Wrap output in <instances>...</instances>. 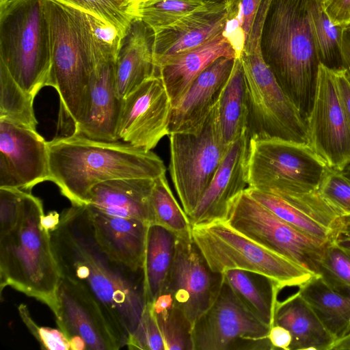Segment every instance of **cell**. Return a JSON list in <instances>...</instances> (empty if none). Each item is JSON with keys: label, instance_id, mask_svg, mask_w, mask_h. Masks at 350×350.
<instances>
[{"label": "cell", "instance_id": "cell-1", "mask_svg": "<svg viewBox=\"0 0 350 350\" xmlns=\"http://www.w3.org/2000/svg\"><path fill=\"white\" fill-rule=\"evenodd\" d=\"M50 235L61 275L82 284L98 299L127 345L148 304L144 269L120 264L100 247L87 204L64 210Z\"/></svg>", "mask_w": 350, "mask_h": 350}, {"label": "cell", "instance_id": "cell-2", "mask_svg": "<svg viewBox=\"0 0 350 350\" xmlns=\"http://www.w3.org/2000/svg\"><path fill=\"white\" fill-rule=\"evenodd\" d=\"M50 181L72 204H88L92 188L119 178L155 179L166 173L163 160L121 140L103 141L73 133L48 142Z\"/></svg>", "mask_w": 350, "mask_h": 350}, {"label": "cell", "instance_id": "cell-3", "mask_svg": "<svg viewBox=\"0 0 350 350\" xmlns=\"http://www.w3.org/2000/svg\"><path fill=\"white\" fill-rule=\"evenodd\" d=\"M307 0H271L260 40L262 57L306 120L320 65L306 10Z\"/></svg>", "mask_w": 350, "mask_h": 350}, {"label": "cell", "instance_id": "cell-4", "mask_svg": "<svg viewBox=\"0 0 350 350\" xmlns=\"http://www.w3.org/2000/svg\"><path fill=\"white\" fill-rule=\"evenodd\" d=\"M42 200L21 190L14 226L0 234V292L14 289L46 304L55 312L61 273L50 232L42 224Z\"/></svg>", "mask_w": 350, "mask_h": 350}, {"label": "cell", "instance_id": "cell-5", "mask_svg": "<svg viewBox=\"0 0 350 350\" xmlns=\"http://www.w3.org/2000/svg\"><path fill=\"white\" fill-rule=\"evenodd\" d=\"M0 62L34 98L42 88L50 86L51 36L42 0H9L0 4Z\"/></svg>", "mask_w": 350, "mask_h": 350}, {"label": "cell", "instance_id": "cell-6", "mask_svg": "<svg viewBox=\"0 0 350 350\" xmlns=\"http://www.w3.org/2000/svg\"><path fill=\"white\" fill-rule=\"evenodd\" d=\"M192 239L210 269L219 273L243 269L268 276L282 289L300 286L317 275L218 221L191 227Z\"/></svg>", "mask_w": 350, "mask_h": 350}, {"label": "cell", "instance_id": "cell-7", "mask_svg": "<svg viewBox=\"0 0 350 350\" xmlns=\"http://www.w3.org/2000/svg\"><path fill=\"white\" fill-rule=\"evenodd\" d=\"M42 3L51 36L50 86L57 92L61 112L72 120L75 128L89 111L94 66L70 8L53 0H42Z\"/></svg>", "mask_w": 350, "mask_h": 350}, {"label": "cell", "instance_id": "cell-8", "mask_svg": "<svg viewBox=\"0 0 350 350\" xmlns=\"http://www.w3.org/2000/svg\"><path fill=\"white\" fill-rule=\"evenodd\" d=\"M247 99V134L308 144L306 120L283 91L260 51L242 54Z\"/></svg>", "mask_w": 350, "mask_h": 350}, {"label": "cell", "instance_id": "cell-9", "mask_svg": "<svg viewBox=\"0 0 350 350\" xmlns=\"http://www.w3.org/2000/svg\"><path fill=\"white\" fill-rule=\"evenodd\" d=\"M329 168L308 144L274 137L250 139L249 188L270 194L316 190Z\"/></svg>", "mask_w": 350, "mask_h": 350}, {"label": "cell", "instance_id": "cell-10", "mask_svg": "<svg viewBox=\"0 0 350 350\" xmlns=\"http://www.w3.org/2000/svg\"><path fill=\"white\" fill-rule=\"evenodd\" d=\"M218 103V102H217ZM169 172L180 205L192 213L224 158L229 146L220 131L217 103L196 133H172Z\"/></svg>", "mask_w": 350, "mask_h": 350}, {"label": "cell", "instance_id": "cell-11", "mask_svg": "<svg viewBox=\"0 0 350 350\" xmlns=\"http://www.w3.org/2000/svg\"><path fill=\"white\" fill-rule=\"evenodd\" d=\"M261 246L319 275L326 245L275 215L245 190L231 206L225 221Z\"/></svg>", "mask_w": 350, "mask_h": 350}, {"label": "cell", "instance_id": "cell-12", "mask_svg": "<svg viewBox=\"0 0 350 350\" xmlns=\"http://www.w3.org/2000/svg\"><path fill=\"white\" fill-rule=\"evenodd\" d=\"M269 329L224 281L213 304L193 324V350H273Z\"/></svg>", "mask_w": 350, "mask_h": 350}, {"label": "cell", "instance_id": "cell-13", "mask_svg": "<svg viewBox=\"0 0 350 350\" xmlns=\"http://www.w3.org/2000/svg\"><path fill=\"white\" fill-rule=\"evenodd\" d=\"M53 313L71 350H118L126 346L105 307L84 286L62 276Z\"/></svg>", "mask_w": 350, "mask_h": 350}, {"label": "cell", "instance_id": "cell-14", "mask_svg": "<svg viewBox=\"0 0 350 350\" xmlns=\"http://www.w3.org/2000/svg\"><path fill=\"white\" fill-rule=\"evenodd\" d=\"M307 124L308 145L329 168L343 171L350 165V125L339 101L333 70L321 64Z\"/></svg>", "mask_w": 350, "mask_h": 350}, {"label": "cell", "instance_id": "cell-15", "mask_svg": "<svg viewBox=\"0 0 350 350\" xmlns=\"http://www.w3.org/2000/svg\"><path fill=\"white\" fill-rule=\"evenodd\" d=\"M224 283L222 273L213 271L192 237H176L173 262L162 291L192 324L216 299Z\"/></svg>", "mask_w": 350, "mask_h": 350}, {"label": "cell", "instance_id": "cell-16", "mask_svg": "<svg viewBox=\"0 0 350 350\" xmlns=\"http://www.w3.org/2000/svg\"><path fill=\"white\" fill-rule=\"evenodd\" d=\"M172 105L160 77L155 75L122 100L118 122L119 140L152 150L169 135Z\"/></svg>", "mask_w": 350, "mask_h": 350}, {"label": "cell", "instance_id": "cell-17", "mask_svg": "<svg viewBox=\"0 0 350 350\" xmlns=\"http://www.w3.org/2000/svg\"><path fill=\"white\" fill-rule=\"evenodd\" d=\"M50 180L48 142L36 130L0 120V187L31 192Z\"/></svg>", "mask_w": 350, "mask_h": 350}, {"label": "cell", "instance_id": "cell-18", "mask_svg": "<svg viewBox=\"0 0 350 350\" xmlns=\"http://www.w3.org/2000/svg\"><path fill=\"white\" fill-rule=\"evenodd\" d=\"M250 137L245 133L228 147L213 179L192 213V226L226 221L237 198L247 188Z\"/></svg>", "mask_w": 350, "mask_h": 350}, {"label": "cell", "instance_id": "cell-19", "mask_svg": "<svg viewBox=\"0 0 350 350\" xmlns=\"http://www.w3.org/2000/svg\"><path fill=\"white\" fill-rule=\"evenodd\" d=\"M235 59L226 57L217 59L193 81L172 109L169 135L196 133L201 130L219 99Z\"/></svg>", "mask_w": 350, "mask_h": 350}, {"label": "cell", "instance_id": "cell-20", "mask_svg": "<svg viewBox=\"0 0 350 350\" xmlns=\"http://www.w3.org/2000/svg\"><path fill=\"white\" fill-rule=\"evenodd\" d=\"M226 3H211L165 27L153 31L154 64L159 61L201 45L223 32Z\"/></svg>", "mask_w": 350, "mask_h": 350}, {"label": "cell", "instance_id": "cell-21", "mask_svg": "<svg viewBox=\"0 0 350 350\" xmlns=\"http://www.w3.org/2000/svg\"><path fill=\"white\" fill-rule=\"evenodd\" d=\"M95 239L113 260L133 271L144 269L148 224L101 213L87 204Z\"/></svg>", "mask_w": 350, "mask_h": 350}, {"label": "cell", "instance_id": "cell-22", "mask_svg": "<svg viewBox=\"0 0 350 350\" xmlns=\"http://www.w3.org/2000/svg\"><path fill=\"white\" fill-rule=\"evenodd\" d=\"M237 58L234 49L223 32L201 45L165 58L155 64L157 75L163 81L175 107L193 81L217 59Z\"/></svg>", "mask_w": 350, "mask_h": 350}, {"label": "cell", "instance_id": "cell-23", "mask_svg": "<svg viewBox=\"0 0 350 350\" xmlns=\"http://www.w3.org/2000/svg\"><path fill=\"white\" fill-rule=\"evenodd\" d=\"M116 62L96 66L90 80L89 111L82 122L74 128L75 133L103 141H117V127L122 100L115 88Z\"/></svg>", "mask_w": 350, "mask_h": 350}, {"label": "cell", "instance_id": "cell-24", "mask_svg": "<svg viewBox=\"0 0 350 350\" xmlns=\"http://www.w3.org/2000/svg\"><path fill=\"white\" fill-rule=\"evenodd\" d=\"M154 40L153 30L140 18H134L115 64L116 93L120 100L157 75Z\"/></svg>", "mask_w": 350, "mask_h": 350}, {"label": "cell", "instance_id": "cell-25", "mask_svg": "<svg viewBox=\"0 0 350 350\" xmlns=\"http://www.w3.org/2000/svg\"><path fill=\"white\" fill-rule=\"evenodd\" d=\"M154 181L150 178H119L102 182L92 188L88 205L109 215L153 224L150 196Z\"/></svg>", "mask_w": 350, "mask_h": 350}, {"label": "cell", "instance_id": "cell-26", "mask_svg": "<svg viewBox=\"0 0 350 350\" xmlns=\"http://www.w3.org/2000/svg\"><path fill=\"white\" fill-rule=\"evenodd\" d=\"M274 325L290 332L292 342L289 350H331L336 340L298 291L278 301Z\"/></svg>", "mask_w": 350, "mask_h": 350}, {"label": "cell", "instance_id": "cell-27", "mask_svg": "<svg viewBox=\"0 0 350 350\" xmlns=\"http://www.w3.org/2000/svg\"><path fill=\"white\" fill-rule=\"evenodd\" d=\"M297 291L336 340L350 332V286L331 285L317 275Z\"/></svg>", "mask_w": 350, "mask_h": 350}, {"label": "cell", "instance_id": "cell-28", "mask_svg": "<svg viewBox=\"0 0 350 350\" xmlns=\"http://www.w3.org/2000/svg\"><path fill=\"white\" fill-rule=\"evenodd\" d=\"M271 0H226V21L223 35L242 54L259 51L264 21Z\"/></svg>", "mask_w": 350, "mask_h": 350}, {"label": "cell", "instance_id": "cell-29", "mask_svg": "<svg viewBox=\"0 0 350 350\" xmlns=\"http://www.w3.org/2000/svg\"><path fill=\"white\" fill-rule=\"evenodd\" d=\"M241 302L258 319L270 328L274 325L275 310L279 292L278 284L268 276L243 269H229L222 273Z\"/></svg>", "mask_w": 350, "mask_h": 350}, {"label": "cell", "instance_id": "cell-30", "mask_svg": "<svg viewBox=\"0 0 350 350\" xmlns=\"http://www.w3.org/2000/svg\"><path fill=\"white\" fill-rule=\"evenodd\" d=\"M220 131L230 146L247 133L248 107L243 66L236 58L231 75L217 103Z\"/></svg>", "mask_w": 350, "mask_h": 350}, {"label": "cell", "instance_id": "cell-31", "mask_svg": "<svg viewBox=\"0 0 350 350\" xmlns=\"http://www.w3.org/2000/svg\"><path fill=\"white\" fill-rule=\"evenodd\" d=\"M176 245V236L157 224L148 226L145 261V286L148 303L163 291L170 273Z\"/></svg>", "mask_w": 350, "mask_h": 350}, {"label": "cell", "instance_id": "cell-32", "mask_svg": "<svg viewBox=\"0 0 350 350\" xmlns=\"http://www.w3.org/2000/svg\"><path fill=\"white\" fill-rule=\"evenodd\" d=\"M69 8L94 68L102 63L116 62L122 42L117 29L98 18Z\"/></svg>", "mask_w": 350, "mask_h": 350}, {"label": "cell", "instance_id": "cell-33", "mask_svg": "<svg viewBox=\"0 0 350 350\" xmlns=\"http://www.w3.org/2000/svg\"><path fill=\"white\" fill-rule=\"evenodd\" d=\"M306 10L320 64L331 69L343 68L341 41L344 27L331 21L323 9L322 0H307Z\"/></svg>", "mask_w": 350, "mask_h": 350}, {"label": "cell", "instance_id": "cell-34", "mask_svg": "<svg viewBox=\"0 0 350 350\" xmlns=\"http://www.w3.org/2000/svg\"><path fill=\"white\" fill-rule=\"evenodd\" d=\"M34 97L26 93L0 62V120L36 130Z\"/></svg>", "mask_w": 350, "mask_h": 350}, {"label": "cell", "instance_id": "cell-35", "mask_svg": "<svg viewBox=\"0 0 350 350\" xmlns=\"http://www.w3.org/2000/svg\"><path fill=\"white\" fill-rule=\"evenodd\" d=\"M150 203L153 224L164 227L176 237H191L189 219L173 195L165 174L154 179Z\"/></svg>", "mask_w": 350, "mask_h": 350}, {"label": "cell", "instance_id": "cell-36", "mask_svg": "<svg viewBox=\"0 0 350 350\" xmlns=\"http://www.w3.org/2000/svg\"><path fill=\"white\" fill-rule=\"evenodd\" d=\"M211 3H213L204 0H150L137 9L135 18H140L155 31Z\"/></svg>", "mask_w": 350, "mask_h": 350}, {"label": "cell", "instance_id": "cell-37", "mask_svg": "<svg viewBox=\"0 0 350 350\" xmlns=\"http://www.w3.org/2000/svg\"><path fill=\"white\" fill-rule=\"evenodd\" d=\"M151 310L162 334L165 350H193V324L181 310L173 304L164 310Z\"/></svg>", "mask_w": 350, "mask_h": 350}, {"label": "cell", "instance_id": "cell-38", "mask_svg": "<svg viewBox=\"0 0 350 350\" xmlns=\"http://www.w3.org/2000/svg\"><path fill=\"white\" fill-rule=\"evenodd\" d=\"M74 8L113 25L123 39L135 18L123 8L121 0H53Z\"/></svg>", "mask_w": 350, "mask_h": 350}, {"label": "cell", "instance_id": "cell-39", "mask_svg": "<svg viewBox=\"0 0 350 350\" xmlns=\"http://www.w3.org/2000/svg\"><path fill=\"white\" fill-rule=\"evenodd\" d=\"M318 190L345 221H350V177L344 171L329 168Z\"/></svg>", "mask_w": 350, "mask_h": 350}, {"label": "cell", "instance_id": "cell-40", "mask_svg": "<svg viewBox=\"0 0 350 350\" xmlns=\"http://www.w3.org/2000/svg\"><path fill=\"white\" fill-rule=\"evenodd\" d=\"M319 275L331 285L350 286V252L334 241L329 243L324 250Z\"/></svg>", "mask_w": 350, "mask_h": 350}, {"label": "cell", "instance_id": "cell-41", "mask_svg": "<svg viewBox=\"0 0 350 350\" xmlns=\"http://www.w3.org/2000/svg\"><path fill=\"white\" fill-rule=\"evenodd\" d=\"M126 347L130 349L165 350L162 334L148 303Z\"/></svg>", "mask_w": 350, "mask_h": 350}, {"label": "cell", "instance_id": "cell-42", "mask_svg": "<svg viewBox=\"0 0 350 350\" xmlns=\"http://www.w3.org/2000/svg\"><path fill=\"white\" fill-rule=\"evenodd\" d=\"M18 311L23 322L42 349H71L68 338L61 329L40 326L37 324L32 319L27 306L24 304L18 306Z\"/></svg>", "mask_w": 350, "mask_h": 350}, {"label": "cell", "instance_id": "cell-43", "mask_svg": "<svg viewBox=\"0 0 350 350\" xmlns=\"http://www.w3.org/2000/svg\"><path fill=\"white\" fill-rule=\"evenodd\" d=\"M323 7L331 21L337 26H350V0H322Z\"/></svg>", "mask_w": 350, "mask_h": 350}, {"label": "cell", "instance_id": "cell-44", "mask_svg": "<svg viewBox=\"0 0 350 350\" xmlns=\"http://www.w3.org/2000/svg\"><path fill=\"white\" fill-rule=\"evenodd\" d=\"M332 70L339 101L350 125V77L344 68Z\"/></svg>", "mask_w": 350, "mask_h": 350}, {"label": "cell", "instance_id": "cell-45", "mask_svg": "<svg viewBox=\"0 0 350 350\" xmlns=\"http://www.w3.org/2000/svg\"><path fill=\"white\" fill-rule=\"evenodd\" d=\"M268 338L275 349L289 350L292 336L285 327L279 325H273L269 329Z\"/></svg>", "mask_w": 350, "mask_h": 350}, {"label": "cell", "instance_id": "cell-46", "mask_svg": "<svg viewBox=\"0 0 350 350\" xmlns=\"http://www.w3.org/2000/svg\"><path fill=\"white\" fill-rule=\"evenodd\" d=\"M341 51L342 67L350 77V26L345 27L342 30Z\"/></svg>", "mask_w": 350, "mask_h": 350}, {"label": "cell", "instance_id": "cell-47", "mask_svg": "<svg viewBox=\"0 0 350 350\" xmlns=\"http://www.w3.org/2000/svg\"><path fill=\"white\" fill-rule=\"evenodd\" d=\"M60 219V215L56 211H51L42 218L43 226L49 232L53 230L58 225Z\"/></svg>", "mask_w": 350, "mask_h": 350}, {"label": "cell", "instance_id": "cell-48", "mask_svg": "<svg viewBox=\"0 0 350 350\" xmlns=\"http://www.w3.org/2000/svg\"><path fill=\"white\" fill-rule=\"evenodd\" d=\"M122 5L123 8L126 10V12L135 18V14L137 10V9L144 4L145 3L149 1L150 0H121Z\"/></svg>", "mask_w": 350, "mask_h": 350}, {"label": "cell", "instance_id": "cell-49", "mask_svg": "<svg viewBox=\"0 0 350 350\" xmlns=\"http://www.w3.org/2000/svg\"><path fill=\"white\" fill-rule=\"evenodd\" d=\"M331 350H350V332L336 340Z\"/></svg>", "mask_w": 350, "mask_h": 350}, {"label": "cell", "instance_id": "cell-50", "mask_svg": "<svg viewBox=\"0 0 350 350\" xmlns=\"http://www.w3.org/2000/svg\"><path fill=\"white\" fill-rule=\"evenodd\" d=\"M334 243L339 247L350 252V235H340Z\"/></svg>", "mask_w": 350, "mask_h": 350}, {"label": "cell", "instance_id": "cell-51", "mask_svg": "<svg viewBox=\"0 0 350 350\" xmlns=\"http://www.w3.org/2000/svg\"><path fill=\"white\" fill-rule=\"evenodd\" d=\"M340 234L350 235V221H346L345 222V225Z\"/></svg>", "mask_w": 350, "mask_h": 350}, {"label": "cell", "instance_id": "cell-52", "mask_svg": "<svg viewBox=\"0 0 350 350\" xmlns=\"http://www.w3.org/2000/svg\"><path fill=\"white\" fill-rule=\"evenodd\" d=\"M206 2L208 3H224L226 0H204Z\"/></svg>", "mask_w": 350, "mask_h": 350}, {"label": "cell", "instance_id": "cell-53", "mask_svg": "<svg viewBox=\"0 0 350 350\" xmlns=\"http://www.w3.org/2000/svg\"><path fill=\"white\" fill-rule=\"evenodd\" d=\"M343 171L347 176L350 177V165H349Z\"/></svg>", "mask_w": 350, "mask_h": 350}, {"label": "cell", "instance_id": "cell-54", "mask_svg": "<svg viewBox=\"0 0 350 350\" xmlns=\"http://www.w3.org/2000/svg\"><path fill=\"white\" fill-rule=\"evenodd\" d=\"M8 1H9V0H0V4L1 3H5V2Z\"/></svg>", "mask_w": 350, "mask_h": 350}]
</instances>
